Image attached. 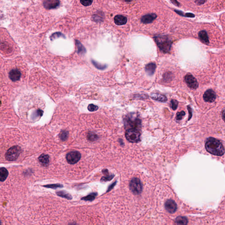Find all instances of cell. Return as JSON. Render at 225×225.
<instances>
[{
  "label": "cell",
  "mask_w": 225,
  "mask_h": 225,
  "mask_svg": "<svg viewBox=\"0 0 225 225\" xmlns=\"http://www.w3.org/2000/svg\"><path fill=\"white\" fill-rule=\"evenodd\" d=\"M205 148L208 152L216 156H222L224 153V148L222 143L213 138H209L207 139Z\"/></svg>",
  "instance_id": "obj_1"
},
{
  "label": "cell",
  "mask_w": 225,
  "mask_h": 225,
  "mask_svg": "<svg viewBox=\"0 0 225 225\" xmlns=\"http://www.w3.org/2000/svg\"><path fill=\"white\" fill-rule=\"evenodd\" d=\"M154 39L161 51L164 53H167L170 51L172 42L167 36H158L155 37Z\"/></svg>",
  "instance_id": "obj_2"
},
{
  "label": "cell",
  "mask_w": 225,
  "mask_h": 225,
  "mask_svg": "<svg viewBox=\"0 0 225 225\" xmlns=\"http://www.w3.org/2000/svg\"><path fill=\"white\" fill-rule=\"evenodd\" d=\"M124 122L125 125L130 127V129H138L141 127V120L135 113L127 115L124 118Z\"/></svg>",
  "instance_id": "obj_3"
},
{
  "label": "cell",
  "mask_w": 225,
  "mask_h": 225,
  "mask_svg": "<svg viewBox=\"0 0 225 225\" xmlns=\"http://www.w3.org/2000/svg\"><path fill=\"white\" fill-rule=\"evenodd\" d=\"M22 152V149L18 146H14L10 148L5 153V158L9 161H15Z\"/></svg>",
  "instance_id": "obj_4"
},
{
  "label": "cell",
  "mask_w": 225,
  "mask_h": 225,
  "mask_svg": "<svg viewBox=\"0 0 225 225\" xmlns=\"http://www.w3.org/2000/svg\"><path fill=\"white\" fill-rule=\"evenodd\" d=\"M125 136L129 142L135 143L140 140V133L137 129H129L126 131Z\"/></svg>",
  "instance_id": "obj_5"
},
{
  "label": "cell",
  "mask_w": 225,
  "mask_h": 225,
  "mask_svg": "<svg viewBox=\"0 0 225 225\" xmlns=\"http://www.w3.org/2000/svg\"><path fill=\"white\" fill-rule=\"evenodd\" d=\"M130 189L134 194H140L143 190V186L140 179L137 178H134L131 180L129 184Z\"/></svg>",
  "instance_id": "obj_6"
},
{
  "label": "cell",
  "mask_w": 225,
  "mask_h": 225,
  "mask_svg": "<svg viewBox=\"0 0 225 225\" xmlns=\"http://www.w3.org/2000/svg\"><path fill=\"white\" fill-rule=\"evenodd\" d=\"M81 154L78 151H73L69 152L66 155V159L70 164L77 163L81 159Z\"/></svg>",
  "instance_id": "obj_7"
},
{
  "label": "cell",
  "mask_w": 225,
  "mask_h": 225,
  "mask_svg": "<svg viewBox=\"0 0 225 225\" xmlns=\"http://www.w3.org/2000/svg\"><path fill=\"white\" fill-rule=\"evenodd\" d=\"M185 81L189 88L195 89L198 88V83L195 78L190 74H188L185 76Z\"/></svg>",
  "instance_id": "obj_8"
},
{
  "label": "cell",
  "mask_w": 225,
  "mask_h": 225,
  "mask_svg": "<svg viewBox=\"0 0 225 225\" xmlns=\"http://www.w3.org/2000/svg\"><path fill=\"white\" fill-rule=\"evenodd\" d=\"M216 95L215 92L212 89H209L206 91L204 94L203 98L204 101L209 103H212L215 101Z\"/></svg>",
  "instance_id": "obj_9"
},
{
  "label": "cell",
  "mask_w": 225,
  "mask_h": 225,
  "mask_svg": "<svg viewBox=\"0 0 225 225\" xmlns=\"http://www.w3.org/2000/svg\"><path fill=\"white\" fill-rule=\"evenodd\" d=\"M44 8L48 10L56 9L60 5L59 0H46L43 4Z\"/></svg>",
  "instance_id": "obj_10"
},
{
  "label": "cell",
  "mask_w": 225,
  "mask_h": 225,
  "mask_svg": "<svg viewBox=\"0 0 225 225\" xmlns=\"http://www.w3.org/2000/svg\"><path fill=\"white\" fill-rule=\"evenodd\" d=\"M165 208L169 212L174 213L177 210V204L172 200H169L165 202Z\"/></svg>",
  "instance_id": "obj_11"
},
{
  "label": "cell",
  "mask_w": 225,
  "mask_h": 225,
  "mask_svg": "<svg viewBox=\"0 0 225 225\" xmlns=\"http://www.w3.org/2000/svg\"><path fill=\"white\" fill-rule=\"evenodd\" d=\"M21 73L17 69L12 70L9 72V78L13 81H16L19 80L21 78Z\"/></svg>",
  "instance_id": "obj_12"
},
{
  "label": "cell",
  "mask_w": 225,
  "mask_h": 225,
  "mask_svg": "<svg viewBox=\"0 0 225 225\" xmlns=\"http://www.w3.org/2000/svg\"><path fill=\"white\" fill-rule=\"evenodd\" d=\"M157 18V15L155 14H149L142 17L141 22L144 24H147L152 23Z\"/></svg>",
  "instance_id": "obj_13"
},
{
  "label": "cell",
  "mask_w": 225,
  "mask_h": 225,
  "mask_svg": "<svg viewBox=\"0 0 225 225\" xmlns=\"http://www.w3.org/2000/svg\"><path fill=\"white\" fill-rule=\"evenodd\" d=\"M150 97L156 101L162 102V103H164L167 101V97L165 95L161 94L153 93L150 94Z\"/></svg>",
  "instance_id": "obj_14"
},
{
  "label": "cell",
  "mask_w": 225,
  "mask_h": 225,
  "mask_svg": "<svg viewBox=\"0 0 225 225\" xmlns=\"http://www.w3.org/2000/svg\"><path fill=\"white\" fill-rule=\"evenodd\" d=\"M38 160L42 166L47 167L49 164V156L47 154H41L39 157Z\"/></svg>",
  "instance_id": "obj_15"
},
{
  "label": "cell",
  "mask_w": 225,
  "mask_h": 225,
  "mask_svg": "<svg viewBox=\"0 0 225 225\" xmlns=\"http://www.w3.org/2000/svg\"><path fill=\"white\" fill-rule=\"evenodd\" d=\"M114 22L118 25H124L127 23V18L121 15H117L114 17Z\"/></svg>",
  "instance_id": "obj_16"
},
{
  "label": "cell",
  "mask_w": 225,
  "mask_h": 225,
  "mask_svg": "<svg viewBox=\"0 0 225 225\" xmlns=\"http://www.w3.org/2000/svg\"><path fill=\"white\" fill-rule=\"evenodd\" d=\"M199 38L203 43L209 44V37L207 33L205 30H202L198 33Z\"/></svg>",
  "instance_id": "obj_17"
},
{
  "label": "cell",
  "mask_w": 225,
  "mask_h": 225,
  "mask_svg": "<svg viewBox=\"0 0 225 225\" xmlns=\"http://www.w3.org/2000/svg\"><path fill=\"white\" fill-rule=\"evenodd\" d=\"M156 68V65L154 63H150L146 65L145 70L148 75L151 76L154 74Z\"/></svg>",
  "instance_id": "obj_18"
},
{
  "label": "cell",
  "mask_w": 225,
  "mask_h": 225,
  "mask_svg": "<svg viewBox=\"0 0 225 225\" xmlns=\"http://www.w3.org/2000/svg\"><path fill=\"white\" fill-rule=\"evenodd\" d=\"M8 175V170L5 168H1L0 169V180L1 182H4L6 180Z\"/></svg>",
  "instance_id": "obj_19"
},
{
  "label": "cell",
  "mask_w": 225,
  "mask_h": 225,
  "mask_svg": "<svg viewBox=\"0 0 225 225\" xmlns=\"http://www.w3.org/2000/svg\"><path fill=\"white\" fill-rule=\"evenodd\" d=\"M176 224L178 225H187L188 223V220L186 217L183 216H178L175 220Z\"/></svg>",
  "instance_id": "obj_20"
},
{
  "label": "cell",
  "mask_w": 225,
  "mask_h": 225,
  "mask_svg": "<svg viewBox=\"0 0 225 225\" xmlns=\"http://www.w3.org/2000/svg\"><path fill=\"white\" fill-rule=\"evenodd\" d=\"M57 195L62 198H65L68 200H71L72 199V196L69 193H67L64 191H58L56 192Z\"/></svg>",
  "instance_id": "obj_21"
},
{
  "label": "cell",
  "mask_w": 225,
  "mask_h": 225,
  "mask_svg": "<svg viewBox=\"0 0 225 225\" xmlns=\"http://www.w3.org/2000/svg\"><path fill=\"white\" fill-rule=\"evenodd\" d=\"M97 195V194L96 193H91V194H89L88 196L82 198L81 200L85 201H93L95 199Z\"/></svg>",
  "instance_id": "obj_22"
},
{
  "label": "cell",
  "mask_w": 225,
  "mask_h": 225,
  "mask_svg": "<svg viewBox=\"0 0 225 225\" xmlns=\"http://www.w3.org/2000/svg\"><path fill=\"white\" fill-rule=\"evenodd\" d=\"M92 63L94 66L97 68L98 69L101 70H104L107 68V66L106 65H102L99 63H97L96 61L94 60H92Z\"/></svg>",
  "instance_id": "obj_23"
},
{
  "label": "cell",
  "mask_w": 225,
  "mask_h": 225,
  "mask_svg": "<svg viewBox=\"0 0 225 225\" xmlns=\"http://www.w3.org/2000/svg\"><path fill=\"white\" fill-rule=\"evenodd\" d=\"M69 133L67 131H62L59 134V138L63 141H66L68 137Z\"/></svg>",
  "instance_id": "obj_24"
},
{
  "label": "cell",
  "mask_w": 225,
  "mask_h": 225,
  "mask_svg": "<svg viewBox=\"0 0 225 225\" xmlns=\"http://www.w3.org/2000/svg\"><path fill=\"white\" fill-rule=\"evenodd\" d=\"M93 0H80V3L82 6L87 7L92 4Z\"/></svg>",
  "instance_id": "obj_25"
},
{
  "label": "cell",
  "mask_w": 225,
  "mask_h": 225,
  "mask_svg": "<svg viewBox=\"0 0 225 225\" xmlns=\"http://www.w3.org/2000/svg\"><path fill=\"white\" fill-rule=\"evenodd\" d=\"M87 137H88V139L89 140L93 141L96 140L97 138H98V136L94 133L93 132H90L88 133Z\"/></svg>",
  "instance_id": "obj_26"
},
{
  "label": "cell",
  "mask_w": 225,
  "mask_h": 225,
  "mask_svg": "<svg viewBox=\"0 0 225 225\" xmlns=\"http://www.w3.org/2000/svg\"><path fill=\"white\" fill-rule=\"evenodd\" d=\"M47 188H50L52 189L57 188L63 187V186L60 184H54L47 185L44 186Z\"/></svg>",
  "instance_id": "obj_27"
},
{
  "label": "cell",
  "mask_w": 225,
  "mask_h": 225,
  "mask_svg": "<svg viewBox=\"0 0 225 225\" xmlns=\"http://www.w3.org/2000/svg\"><path fill=\"white\" fill-rule=\"evenodd\" d=\"M98 106L93 104L89 105L88 107V109L89 110V111H91V112L96 111L98 110Z\"/></svg>",
  "instance_id": "obj_28"
},
{
  "label": "cell",
  "mask_w": 225,
  "mask_h": 225,
  "mask_svg": "<svg viewBox=\"0 0 225 225\" xmlns=\"http://www.w3.org/2000/svg\"><path fill=\"white\" fill-rule=\"evenodd\" d=\"M178 106V102L176 100H172L171 101V107L173 110H175L177 109Z\"/></svg>",
  "instance_id": "obj_29"
},
{
  "label": "cell",
  "mask_w": 225,
  "mask_h": 225,
  "mask_svg": "<svg viewBox=\"0 0 225 225\" xmlns=\"http://www.w3.org/2000/svg\"><path fill=\"white\" fill-rule=\"evenodd\" d=\"M185 115V112L184 111H182L181 112H177L176 119L177 120H181Z\"/></svg>",
  "instance_id": "obj_30"
},
{
  "label": "cell",
  "mask_w": 225,
  "mask_h": 225,
  "mask_svg": "<svg viewBox=\"0 0 225 225\" xmlns=\"http://www.w3.org/2000/svg\"><path fill=\"white\" fill-rule=\"evenodd\" d=\"M78 44V53H80L81 54L84 53L86 52V50H85V48H84L83 46H82L81 44H80L79 45Z\"/></svg>",
  "instance_id": "obj_31"
},
{
  "label": "cell",
  "mask_w": 225,
  "mask_h": 225,
  "mask_svg": "<svg viewBox=\"0 0 225 225\" xmlns=\"http://www.w3.org/2000/svg\"><path fill=\"white\" fill-rule=\"evenodd\" d=\"M207 0H195V3L198 5H201L205 3Z\"/></svg>",
  "instance_id": "obj_32"
},
{
  "label": "cell",
  "mask_w": 225,
  "mask_h": 225,
  "mask_svg": "<svg viewBox=\"0 0 225 225\" xmlns=\"http://www.w3.org/2000/svg\"><path fill=\"white\" fill-rule=\"evenodd\" d=\"M187 109L188 110L189 113V117L188 120H189L191 119V118H192V110L189 106H188Z\"/></svg>",
  "instance_id": "obj_33"
},
{
  "label": "cell",
  "mask_w": 225,
  "mask_h": 225,
  "mask_svg": "<svg viewBox=\"0 0 225 225\" xmlns=\"http://www.w3.org/2000/svg\"><path fill=\"white\" fill-rule=\"evenodd\" d=\"M185 16L187 17L194 18L195 17V15L193 13H186L185 15Z\"/></svg>",
  "instance_id": "obj_34"
},
{
  "label": "cell",
  "mask_w": 225,
  "mask_h": 225,
  "mask_svg": "<svg viewBox=\"0 0 225 225\" xmlns=\"http://www.w3.org/2000/svg\"><path fill=\"white\" fill-rule=\"evenodd\" d=\"M171 1L173 4H175L176 6H179L180 5V4L177 1V0H171Z\"/></svg>",
  "instance_id": "obj_35"
},
{
  "label": "cell",
  "mask_w": 225,
  "mask_h": 225,
  "mask_svg": "<svg viewBox=\"0 0 225 225\" xmlns=\"http://www.w3.org/2000/svg\"><path fill=\"white\" fill-rule=\"evenodd\" d=\"M175 12H176L179 15L181 16H185L184 15V13L183 12L180 11H178V10H175Z\"/></svg>",
  "instance_id": "obj_36"
},
{
  "label": "cell",
  "mask_w": 225,
  "mask_h": 225,
  "mask_svg": "<svg viewBox=\"0 0 225 225\" xmlns=\"http://www.w3.org/2000/svg\"><path fill=\"white\" fill-rule=\"evenodd\" d=\"M222 117H223V120L225 122V110H224L222 112Z\"/></svg>",
  "instance_id": "obj_37"
},
{
  "label": "cell",
  "mask_w": 225,
  "mask_h": 225,
  "mask_svg": "<svg viewBox=\"0 0 225 225\" xmlns=\"http://www.w3.org/2000/svg\"><path fill=\"white\" fill-rule=\"evenodd\" d=\"M124 1H125L128 2H129L132 1H133V0H124Z\"/></svg>",
  "instance_id": "obj_38"
}]
</instances>
